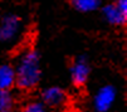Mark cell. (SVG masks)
Returning <instances> with one entry per match:
<instances>
[{"label":"cell","mask_w":127,"mask_h":112,"mask_svg":"<svg viewBox=\"0 0 127 112\" xmlns=\"http://www.w3.org/2000/svg\"><path fill=\"white\" fill-rule=\"evenodd\" d=\"M40 57L37 50L28 49L23 53L15 68V84L20 89L30 91L40 81Z\"/></svg>","instance_id":"1"},{"label":"cell","mask_w":127,"mask_h":112,"mask_svg":"<svg viewBox=\"0 0 127 112\" xmlns=\"http://www.w3.org/2000/svg\"><path fill=\"white\" fill-rule=\"evenodd\" d=\"M103 18L112 25H123L127 18V0H116L113 4H108L102 9Z\"/></svg>","instance_id":"2"},{"label":"cell","mask_w":127,"mask_h":112,"mask_svg":"<svg viewBox=\"0 0 127 112\" xmlns=\"http://www.w3.org/2000/svg\"><path fill=\"white\" fill-rule=\"evenodd\" d=\"M22 28V20L20 18L15 14H9L3 18L0 23V42L8 43L13 40Z\"/></svg>","instance_id":"3"},{"label":"cell","mask_w":127,"mask_h":112,"mask_svg":"<svg viewBox=\"0 0 127 112\" xmlns=\"http://www.w3.org/2000/svg\"><path fill=\"white\" fill-rule=\"evenodd\" d=\"M116 100V88L111 84L103 86L98 89L96 93L95 100H93V106L97 112H108Z\"/></svg>","instance_id":"4"},{"label":"cell","mask_w":127,"mask_h":112,"mask_svg":"<svg viewBox=\"0 0 127 112\" xmlns=\"http://www.w3.org/2000/svg\"><path fill=\"white\" fill-rule=\"evenodd\" d=\"M89 72H91V68L86 57L77 58L70 67V78L73 84L76 87H81L86 84L89 77Z\"/></svg>","instance_id":"5"},{"label":"cell","mask_w":127,"mask_h":112,"mask_svg":"<svg viewBox=\"0 0 127 112\" xmlns=\"http://www.w3.org/2000/svg\"><path fill=\"white\" fill-rule=\"evenodd\" d=\"M42 100L43 103L50 107H59L65 103L67 101V95L61 87H49L43 91L42 93Z\"/></svg>","instance_id":"6"},{"label":"cell","mask_w":127,"mask_h":112,"mask_svg":"<svg viewBox=\"0 0 127 112\" xmlns=\"http://www.w3.org/2000/svg\"><path fill=\"white\" fill-rule=\"evenodd\" d=\"M15 86V68L10 64H0V91H10Z\"/></svg>","instance_id":"7"},{"label":"cell","mask_w":127,"mask_h":112,"mask_svg":"<svg viewBox=\"0 0 127 112\" xmlns=\"http://www.w3.org/2000/svg\"><path fill=\"white\" fill-rule=\"evenodd\" d=\"M72 5L81 13H91L99 8L101 0H72Z\"/></svg>","instance_id":"8"},{"label":"cell","mask_w":127,"mask_h":112,"mask_svg":"<svg viewBox=\"0 0 127 112\" xmlns=\"http://www.w3.org/2000/svg\"><path fill=\"white\" fill-rule=\"evenodd\" d=\"M14 101L9 91H0V112H14Z\"/></svg>","instance_id":"9"},{"label":"cell","mask_w":127,"mask_h":112,"mask_svg":"<svg viewBox=\"0 0 127 112\" xmlns=\"http://www.w3.org/2000/svg\"><path fill=\"white\" fill-rule=\"evenodd\" d=\"M22 112H47V111H45V105L43 102L32 101L23 107Z\"/></svg>","instance_id":"10"}]
</instances>
